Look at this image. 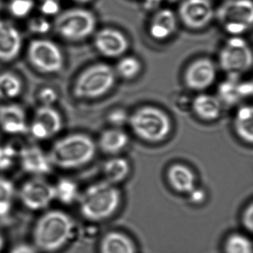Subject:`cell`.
<instances>
[{"label":"cell","mask_w":253,"mask_h":253,"mask_svg":"<svg viewBox=\"0 0 253 253\" xmlns=\"http://www.w3.org/2000/svg\"><path fill=\"white\" fill-rule=\"evenodd\" d=\"M76 229L72 216L61 210L43 213L37 220L33 230L35 246L39 251L55 253L72 239Z\"/></svg>","instance_id":"cell-1"},{"label":"cell","mask_w":253,"mask_h":253,"mask_svg":"<svg viewBox=\"0 0 253 253\" xmlns=\"http://www.w3.org/2000/svg\"><path fill=\"white\" fill-rule=\"evenodd\" d=\"M97 146L91 137L73 133L59 139L48 152L53 167L73 169L86 165L94 159Z\"/></svg>","instance_id":"cell-2"},{"label":"cell","mask_w":253,"mask_h":253,"mask_svg":"<svg viewBox=\"0 0 253 253\" xmlns=\"http://www.w3.org/2000/svg\"><path fill=\"white\" fill-rule=\"evenodd\" d=\"M80 211L87 220L101 221L113 215L121 203V194L115 184L97 182L80 194Z\"/></svg>","instance_id":"cell-3"},{"label":"cell","mask_w":253,"mask_h":253,"mask_svg":"<svg viewBox=\"0 0 253 253\" xmlns=\"http://www.w3.org/2000/svg\"><path fill=\"white\" fill-rule=\"evenodd\" d=\"M128 124L137 137L149 143L164 141L171 130L169 115L155 106H143L137 109L129 115Z\"/></svg>","instance_id":"cell-4"},{"label":"cell","mask_w":253,"mask_h":253,"mask_svg":"<svg viewBox=\"0 0 253 253\" xmlns=\"http://www.w3.org/2000/svg\"><path fill=\"white\" fill-rule=\"evenodd\" d=\"M115 69L106 63H96L83 71L76 78L73 94L79 100H94L107 94L115 85Z\"/></svg>","instance_id":"cell-5"},{"label":"cell","mask_w":253,"mask_h":253,"mask_svg":"<svg viewBox=\"0 0 253 253\" xmlns=\"http://www.w3.org/2000/svg\"><path fill=\"white\" fill-rule=\"evenodd\" d=\"M97 20L89 10L71 8L56 16L53 29L57 35L69 42H80L95 32Z\"/></svg>","instance_id":"cell-6"},{"label":"cell","mask_w":253,"mask_h":253,"mask_svg":"<svg viewBox=\"0 0 253 253\" xmlns=\"http://www.w3.org/2000/svg\"><path fill=\"white\" fill-rule=\"evenodd\" d=\"M214 16L228 34L241 36L253 26V2L252 0H226L218 7Z\"/></svg>","instance_id":"cell-7"},{"label":"cell","mask_w":253,"mask_h":253,"mask_svg":"<svg viewBox=\"0 0 253 253\" xmlns=\"http://www.w3.org/2000/svg\"><path fill=\"white\" fill-rule=\"evenodd\" d=\"M27 58L34 69L45 75H56L64 68L65 57L61 48L46 38H37L29 43Z\"/></svg>","instance_id":"cell-8"},{"label":"cell","mask_w":253,"mask_h":253,"mask_svg":"<svg viewBox=\"0 0 253 253\" xmlns=\"http://www.w3.org/2000/svg\"><path fill=\"white\" fill-rule=\"evenodd\" d=\"M218 62L220 69L227 75L241 77L253 66L251 48L241 36H232L220 49Z\"/></svg>","instance_id":"cell-9"},{"label":"cell","mask_w":253,"mask_h":253,"mask_svg":"<svg viewBox=\"0 0 253 253\" xmlns=\"http://www.w3.org/2000/svg\"><path fill=\"white\" fill-rule=\"evenodd\" d=\"M19 198L29 210H44L55 200L54 185L41 177H35L22 185L19 191Z\"/></svg>","instance_id":"cell-10"},{"label":"cell","mask_w":253,"mask_h":253,"mask_svg":"<svg viewBox=\"0 0 253 253\" xmlns=\"http://www.w3.org/2000/svg\"><path fill=\"white\" fill-rule=\"evenodd\" d=\"M63 128V117L54 106H40L29 124L28 133L35 140H47L59 134Z\"/></svg>","instance_id":"cell-11"},{"label":"cell","mask_w":253,"mask_h":253,"mask_svg":"<svg viewBox=\"0 0 253 253\" xmlns=\"http://www.w3.org/2000/svg\"><path fill=\"white\" fill-rule=\"evenodd\" d=\"M214 14L210 0H183L178 8L179 18L186 28L192 30L207 27Z\"/></svg>","instance_id":"cell-12"},{"label":"cell","mask_w":253,"mask_h":253,"mask_svg":"<svg viewBox=\"0 0 253 253\" xmlns=\"http://www.w3.org/2000/svg\"><path fill=\"white\" fill-rule=\"evenodd\" d=\"M217 77V68L207 57L197 59L189 65L184 72V82L191 90L202 91L210 88Z\"/></svg>","instance_id":"cell-13"},{"label":"cell","mask_w":253,"mask_h":253,"mask_svg":"<svg viewBox=\"0 0 253 253\" xmlns=\"http://www.w3.org/2000/svg\"><path fill=\"white\" fill-rule=\"evenodd\" d=\"M94 45L97 51L104 57L118 58L126 53L129 42L121 31L104 28L94 35Z\"/></svg>","instance_id":"cell-14"},{"label":"cell","mask_w":253,"mask_h":253,"mask_svg":"<svg viewBox=\"0 0 253 253\" xmlns=\"http://www.w3.org/2000/svg\"><path fill=\"white\" fill-rule=\"evenodd\" d=\"M18 161L25 172L37 177L50 174L54 167L48 154L35 145L22 147L19 150Z\"/></svg>","instance_id":"cell-15"},{"label":"cell","mask_w":253,"mask_h":253,"mask_svg":"<svg viewBox=\"0 0 253 253\" xmlns=\"http://www.w3.org/2000/svg\"><path fill=\"white\" fill-rule=\"evenodd\" d=\"M26 111L17 103L0 105V128L10 135H22L29 131Z\"/></svg>","instance_id":"cell-16"},{"label":"cell","mask_w":253,"mask_h":253,"mask_svg":"<svg viewBox=\"0 0 253 253\" xmlns=\"http://www.w3.org/2000/svg\"><path fill=\"white\" fill-rule=\"evenodd\" d=\"M23 37L11 22L0 20V61L16 60L23 48Z\"/></svg>","instance_id":"cell-17"},{"label":"cell","mask_w":253,"mask_h":253,"mask_svg":"<svg viewBox=\"0 0 253 253\" xmlns=\"http://www.w3.org/2000/svg\"><path fill=\"white\" fill-rule=\"evenodd\" d=\"M240 76L227 75V78L219 85L217 96L222 104L235 106L244 99L251 97L253 92L251 81H241Z\"/></svg>","instance_id":"cell-18"},{"label":"cell","mask_w":253,"mask_h":253,"mask_svg":"<svg viewBox=\"0 0 253 253\" xmlns=\"http://www.w3.org/2000/svg\"><path fill=\"white\" fill-rule=\"evenodd\" d=\"M177 17L169 8L157 10L149 23L151 37L158 41H164L172 36L177 29Z\"/></svg>","instance_id":"cell-19"},{"label":"cell","mask_w":253,"mask_h":253,"mask_svg":"<svg viewBox=\"0 0 253 253\" xmlns=\"http://www.w3.org/2000/svg\"><path fill=\"white\" fill-rule=\"evenodd\" d=\"M167 180L171 187L179 193L189 194L196 187V177L189 167L176 164L169 168Z\"/></svg>","instance_id":"cell-20"},{"label":"cell","mask_w":253,"mask_h":253,"mask_svg":"<svg viewBox=\"0 0 253 253\" xmlns=\"http://www.w3.org/2000/svg\"><path fill=\"white\" fill-rule=\"evenodd\" d=\"M192 108L198 118L204 121H212L220 117L222 103L216 96L201 94L194 99Z\"/></svg>","instance_id":"cell-21"},{"label":"cell","mask_w":253,"mask_h":253,"mask_svg":"<svg viewBox=\"0 0 253 253\" xmlns=\"http://www.w3.org/2000/svg\"><path fill=\"white\" fill-rule=\"evenodd\" d=\"M100 253H137L132 240L126 234L110 232L106 234L100 245Z\"/></svg>","instance_id":"cell-22"},{"label":"cell","mask_w":253,"mask_h":253,"mask_svg":"<svg viewBox=\"0 0 253 253\" xmlns=\"http://www.w3.org/2000/svg\"><path fill=\"white\" fill-rule=\"evenodd\" d=\"M128 143V137L121 128L112 127L105 130L99 138V146L103 152L116 155L122 152Z\"/></svg>","instance_id":"cell-23"},{"label":"cell","mask_w":253,"mask_h":253,"mask_svg":"<svg viewBox=\"0 0 253 253\" xmlns=\"http://www.w3.org/2000/svg\"><path fill=\"white\" fill-rule=\"evenodd\" d=\"M233 125L239 138L245 143L252 144L253 141V109L251 106H242L238 109Z\"/></svg>","instance_id":"cell-24"},{"label":"cell","mask_w":253,"mask_h":253,"mask_svg":"<svg viewBox=\"0 0 253 253\" xmlns=\"http://www.w3.org/2000/svg\"><path fill=\"white\" fill-rule=\"evenodd\" d=\"M130 171V166L127 160L121 157H115L108 160L103 167V172L106 181L116 184L125 180Z\"/></svg>","instance_id":"cell-25"},{"label":"cell","mask_w":253,"mask_h":253,"mask_svg":"<svg viewBox=\"0 0 253 253\" xmlns=\"http://www.w3.org/2000/svg\"><path fill=\"white\" fill-rule=\"evenodd\" d=\"M23 90V81L18 75L11 72L0 73V97L2 100L17 98Z\"/></svg>","instance_id":"cell-26"},{"label":"cell","mask_w":253,"mask_h":253,"mask_svg":"<svg viewBox=\"0 0 253 253\" xmlns=\"http://www.w3.org/2000/svg\"><path fill=\"white\" fill-rule=\"evenodd\" d=\"M54 186L55 200L62 204L70 205L78 201L81 193L78 185L74 180L69 178H61Z\"/></svg>","instance_id":"cell-27"},{"label":"cell","mask_w":253,"mask_h":253,"mask_svg":"<svg viewBox=\"0 0 253 253\" xmlns=\"http://www.w3.org/2000/svg\"><path fill=\"white\" fill-rule=\"evenodd\" d=\"M15 195L14 183L6 177H0V218L9 215Z\"/></svg>","instance_id":"cell-28"},{"label":"cell","mask_w":253,"mask_h":253,"mask_svg":"<svg viewBox=\"0 0 253 253\" xmlns=\"http://www.w3.org/2000/svg\"><path fill=\"white\" fill-rule=\"evenodd\" d=\"M141 63L133 56H123L118 61L115 71L117 76L124 80L134 79L141 72Z\"/></svg>","instance_id":"cell-29"},{"label":"cell","mask_w":253,"mask_h":253,"mask_svg":"<svg viewBox=\"0 0 253 253\" xmlns=\"http://www.w3.org/2000/svg\"><path fill=\"white\" fill-rule=\"evenodd\" d=\"M225 253H253V244L250 238L241 234H232L224 244Z\"/></svg>","instance_id":"cell-30"},{"label":"cell","mask_w":253,"mask_h":253,"mask_svg":"<svg viewBox=\"0 0 253 253\" xmlns=\"http://www.w3.org/2000/svg\"><path fill=\"white\" fill-rule=\"evenodd\" d=\"M19 150L11 143L0 144V171H7L14 167L18 161Z\"/></svg>","instance_id":"cell-31"},{"label":"cell","mask_w":253,"mask_h":253,"mask_svg":"<svg viewBox=\"0 0 253 253\" xmlns=\"http://www.w3.org/2000/svg\"><path fill=\"white\" fill-rule=\"evenodd\" d=\"M35 7V0H11L8 10L15 18L23 19L32 14Z\"/></svg>","instance_id":"cell-32"},{"label":"cell","mask_w":253,"mask_h":253,"mask_svg":"<svg viewBox=\"0 0 253 253\" xmlns=\"http://www.w3.org/2000/svg\"><path fill=\"white\" fill-rule=\"evenodd\" d=\"M27 29L32 35L42 37L51 32L53 29V24L48 17L42 15L38 16L32 17L28 21Z\"/></svg>","instance_id":"cell-33"},{"label":"cell","mask_w":253,"mask_h":253,"mask_svg":"<svg viewBox=\"0 0 253 253\" xmlns=\"http://www.w3.org/2000/svg\"><path fill=\"white\" fill-rule=\"evenodd\" d=\"M40 106H54L59 100V94L55 88L50 86L41 88L37 96Z\"/></svg>","instance_id":"cell-34"},{"label":"cell","mask_w":253,"mask_h":253,"mask_svg":"<svg viewBox=\"0 0 253 253\" xmlns=\"http://www.w3.org/2000/svg\"><path fill=\"white\" fill-rule=\"evenodd\" d=\"M60 0H39V10L41 15L45 17L57 16L60 13Z\"/></svg>","instance_id":"cell-35"},{"label":"cell","mask_w":253,"mask_h":253,"mask_svg":"<svg viewBox=\"0 0 253 253\" xmlns=\"http://www.w3.org/2000/svg\"><path fill=\"white\" fill-rule=\"evenodd\" d=\"M107 119L112 127L121 128L126 124H128L129 115L124 109H114L109 112Z\"/></svg>","instance_id":"cell-36"},{"label":"cell","mask_w":253,"mask_h":253,"mask_svg":"<svg viewBox=\"0 0 253 253\" xmlns=\"http://www.w3.org/2000/svg\"><path fill=\"white\" fill-rule=\"evenodd\" d=\"M242 221L246 229L251 232L253 228V205L252 203L244 211Z\"/></svg>","instance_id":"cell-37"},{"label":"cell","mask_w":253,"mask_h":253,"mask_svg":"<svg viewBox=\"0 0 253 253\" xmlns=\"http://www.w3.org/2000/svg\"><path fill=\"white\" fill-rule=\"evenodd\" d=\"M39 252L35 245L22 243L13 247L9 253H39Z\"/></svg>","instance_id":"cell-38"},{"label":"cell","mask_w":253,"mask_h":253,"mask_svg":"<svg viewBox=\"0 0 253 253\" xmlns=\"http://www.w3.org/2000/svg\"><path fill=\"white\" fill-rule=\"evenodd\" d=\"M188 195H189L191 202L193 203V204H199L205 201V192L202 189H200L197 186L195 189H192Z\"/></svg>","instance_id":"cell-39"},{"label":"cell","mask_w":253,"mask_h":253,"mask_svg":"<svg viewBox=\"0 0 253 253\" xmlns=\"http://www.w3.org/2000/svg\"><path fill=\"white\" fill-rule=\"evenodd\" d=\"M165 0H143V7L147 11L160 9L161 3Z\"/></svg>","instance_id":"cell-40"},{"label":"cell","mask_w":253,"mask_h":253,"mask_svg":"<svg viewBox=\"0 0 253 253\" xmlns=\"http://www.w3.org/2000/svg\"><path fill=\"white\" fill-rule=\"evenodd\" d=\"M4 246H5V238H4V235H2V232L0 231V253L3 250Z\"/></svg>","instance_id":"cell-41"},{"label":"cell","mask_w":253,"mask_h":253,"mask_svg":"<svg viewBox=\"0 0 253 253\" xmlns=\"http://www.w3.org/2000/svg\"><path fill=\"white\" fill-rule=\"evenodd\" d=\"M75 2L81 4L88 3V2H91L92 0H73Z\"/></svg>","instance_id":"cell-42"},{"label":"cell","mask_w":253,"mask_h":253,"mask_svg":"<svg viewBox=\"0 0 253 253\" xmlns=\"http://www.w3.org/2000/svg\"><path fill=\"white\" fill-rule=\"evenodd\" d=\"M2 0H0V11H1V9H2Z\"/></svg>","instance_id":"cell-43"},{"label":"cell","mask_w":253,"mask_h":253,"mask_svg":"<svg viewBox=\"0 0 253 253\" xmlns=\"http://www.w3.org/2000/svg\"><path fill=\"white\" fill-rule=\"evenodd\" d=\"M167 1H170V2H174V1H177V0H167Z\"/></svg>","instance_id":"cell-44"},{"label":"cell","mask_w":253,"mask_h":253,"mask_svg":"<svg viewBox=\"0 0 253 253\" xmlns=\"http://www.w3.org/2000/svg\"><path fill=\"white\" fill-rule=\"evenodd\" d=\"M2 101V99H1V97H0V102Z\"/></svg>","instance_id":"cell-45"}]
</instances>
